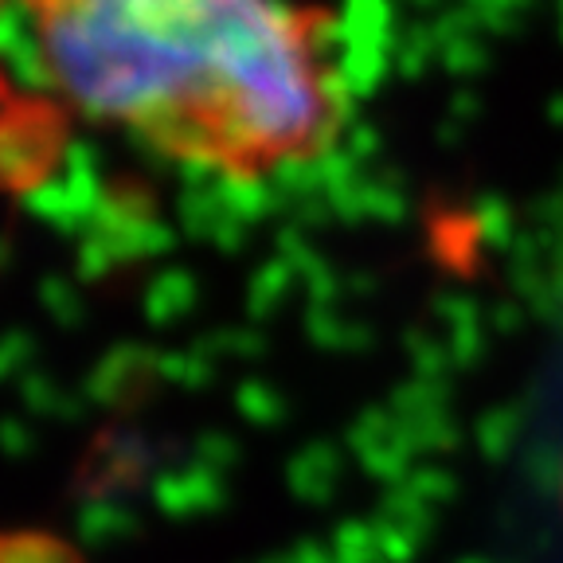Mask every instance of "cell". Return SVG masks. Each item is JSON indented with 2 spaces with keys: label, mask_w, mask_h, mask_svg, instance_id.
Segmentation results:
<instances>
[{
  "label": "cell",
  "mask_w": 563,
  "mask_h": 563,
  "mask_svg": "<svg viewBox=\"0 0 563 563\" xmlns=\"http://www.w3.org/2000/svg\"><path fill=\"white\" fill-rule=\"evenodd\" d=\"M79 114L188 168L263 180L341 125L329 35L301 0H12Z\"/></svg>",
  "instance_id": "cell-1"
}]
</instances>
